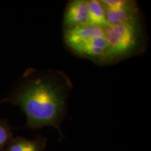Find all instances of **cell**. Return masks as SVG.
Returning <instances> with one entry per match:
<instances>
[{
    "instance_id": "3",
    "label": "cell",
    "mask_w": 151,
    "mask_h": 151,
    "mask_svg": "<svg viewBox=\"0 0 151 151\" xmlns=\"http://www.w3.org/2000/svg\"><path fill=\"white\" fill-rule=\"evenodd\" d=\"M109 25L121 24L139 16L138 4L133 0H100Z\"/></svg>"
},
{
    "instance_id": "7",
    "label": "cell",
    "mask_w": 151,
    "mask_h": 151,
    "mask_svg": "<svg viewBox=\"0 0 151 151\" xmlns=\"http://www.w3.org/2000/svg\"><path fill=\"white\" fill-rule=\"evenodd\" d=\"M47 139L39 137L34 140L18 137L10 141L6 151H43L46 148Z\"/></svg>"
},
{
    "instance_id": "9",
    "label": "cell",
    "mask_w": 151,
    "mask_h": 151,
    "mask_svg": "<svg viewBox=\"0 0 151 151\" xmlns=\"http://www.w3.org/2000/svg\"><path fill=\"white\" fill-rule=\"evenodd\" d=\"M11 133L8 125L4 122H0V149L7 143L10 142Z\"/></svg>"
},
{
    "instance_id": "6",
    "label": "cell",
    "mask_w": 151,
    "mask_h": 151,
    "mask_svg": "<svg viewBox=\"0 0 151 151\" xmlns=\"http://www.w3.org/2000/svg\"><path fill=\"white\" fill-rule=\"evenodd\" d=\"M106 42L104 37L90 39L74 52L76 55L90 60L99 65H106Z\"/></svg>"
},
{
    "instance_id": "2",
    "label": "cell",
    "mask_w": 151,
    "mask_h": 151,
    "mask_svg": "<svg viewBox=\"0 0 151 151\" xmlns=\"http://www.w3.org/2000/svg\"><path fill=\"white\" fill-rule=\"evenodd\" d=\"M106 42V65L143 53L146 48L147 37L140 15L121 24L104 28Z\"/></svg>"
},
{
    "instance_id": "5",
    "label": "cell",
    "mask_w": 151,
    "mask_h": 151,
    "mask_svg": "<svg viewBox=\"0 0 151 151\" xmlns=\"http://www.w3.org/2000/svg\"><path fill=\"white\" fill-rule=\"evenodd\" d=\"M88 24V0H71L69 1L64 13L63 30Z\"/></svg>"
},
{
    "instance_id": "4",
    "label": "cell",
    "mask_w": 151,
    "mask_h": 151,
    "mask_svg": "<svg viewBox=\"0 0 151 151\" xmlns=\"http://www.w3.org/2000/svg\"><path fill=\"white\" fill-rule=\"evenodd\" d=\"M104 28L88 24L64 30V41L68 48L74 53L79 47L88 41L104 37Z\"/></svg>"
},
{
    "instance_id": "1",
    "label": "cell",
    "mask_w": 151,
    "mask_h": 151,
    "mask_svg": "<svg viewBox=\"0 0 151 151\" xmlns=\"http://www.w3.org/2000/svg\"><path fill=\"white\" fill-rule=\"evenodd\" d=\"M73 88L64 71L32 70L9 100L18 105L27 117V127H54L62 134L61 123L67 115V100Z\"/></svg>"
},
{
    "instance_id": "8",
    "label": "cell",
    "mask_w": 151,
    "mask_h": 151,
    "mask_svg": "<svg viewBox=\"0 0 151 151\" xmlns=\"http://www.w3.org/2000/svg\"><path fill=\"white\" fill-rule=\"evenodd\" d=\"M88 24L106 27L109 25L100 0H88Z\"/></svg>"
}]
</instances>
